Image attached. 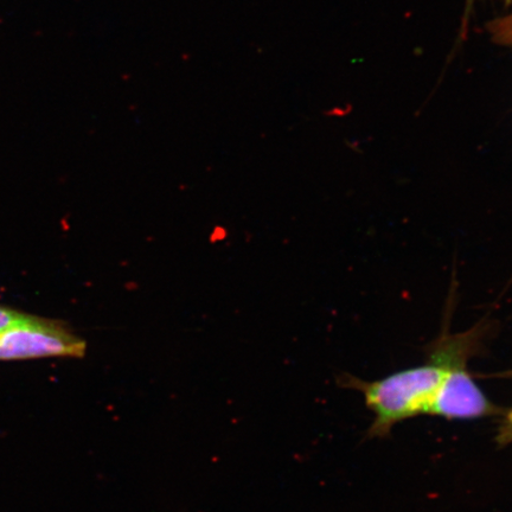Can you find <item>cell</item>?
<instances>
[{
  "label": "cell",
  "instance_id": "cell-1",
  "mask_svg": "<svg viewBox=\"0 0 512 512\" xmlns=\"http://www.w3.org/2000/svg\"><path fill=\"white\" fill-rule=\"evenodd\" d=\"M466 349L459 343H448L434 352L424 366L402 370L375 382L349 380L364 395L375 419L370 426L371 438H384L400 422L425 415L450 371L463 364Z\"/></svg>",
  "mask_w": 512,
  "mask_h": 512
},
{
  "label": "cell",
  "instance_id": "cell-2",
  "mask_svg": "<svg viewBox=\"0 0 512 512\" xmlns=\"http://www.w3.org/2000/svg\"><path fill=\"white\" fill-rule=\"evenodd\" d=\"M85 339L76 336L64 323L23 315L0 331V361H25L43 357L86 355Z\"/></svg>",
  "mask_w": 512,
  "mask_h": 512
},
{
  "label": "cell",
  "instance_id": "cell-3",
  "mask_svg": "<svg viewBox=\"0 0 512 512\" xmlns=\"http://www.w3.org/2000/svg\"><path fill=\"white\" fill-rule=\"evenodd\" d=\"M501 407L492 403L473 381L465 363L454 367L441 384L428 408L427 415L446 420H475L504 415Z\"/></svg>",
  "mask_w": 512,
  "mask_h": 512
},
{
  "label": "cell",
  "instance_id": "cell-4",
  "mask_svg": "<svg viewBox=\"0 0 512 512\" xmlns=\"http://www.w3.org/2000/svg\"><path fill=\"white\" fill-rule=\"evenodd\" d=\"M497 443L501 446H508L512 443V409L504 414L497 434Z\"/></svg>",
  "mask_w": 512,
  "mask_h": 512
},
{
  "label": "cell",
  "instance_id": "cell-5",
  "mask_svg": "<svg viewBox=\"0 0 512 512\" xmlns=\"http://www.w3.org/2000/svg\"><path fill=\"white\" fill-rule=\"evenodd\" d=\"M23 313H19L15 310L9 309V307L0 306V331L8 328V326L17 322L21 319Z\"/></svg>",
  "mask_w": 512,
  "mask_h": 512
},
{
  "label": "cell",
  "instance_id": "cell-6",
  "mask_svg": "<svg viewBox=\"0 0 512 512\" xmlns=\"http://www.w3.org/2000/svg\"><path fill=\"white\" fill-rule=\"evenodd\" d=\"M473 2V0H467V3H469V5Z\"/></svg>",
  "mask_w": 512,
  "mask_h": 512
}]
</instances>
